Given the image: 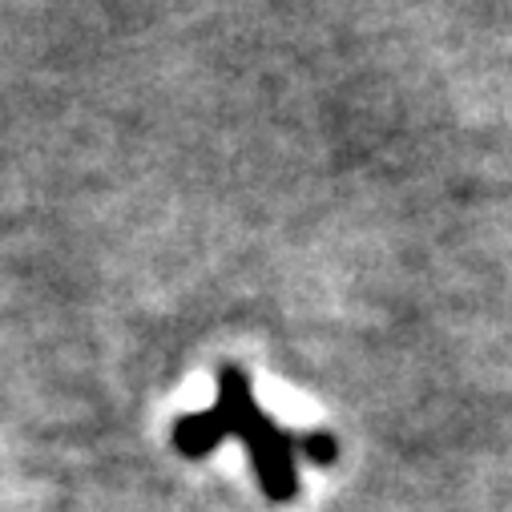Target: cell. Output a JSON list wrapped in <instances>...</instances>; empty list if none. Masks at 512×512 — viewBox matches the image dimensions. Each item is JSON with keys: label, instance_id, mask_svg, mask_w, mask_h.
<instances>
[{"label": "cell", "instance_id": "obj_1", "mask_svg": "<svg viewBox=\"0 0 512 512\" xmlns=\"http://www.w3.org/2000/svg\"><path fill=\"white\" fill-rule=\"evenodd\" d=\"M214 420L226 440H242L254 480L275 504H291L299 496V432H287L271 412L254 404V388L242 367H218V400Z\"/></svg>", "mask_w": 512, "mask_h": 512}, {"label": "cell", "instance_id": "obj_2", "mask_svg": "<svg viewBox=\"0 0 512 512\" xmlns=\"http://www.w3.org/2000/svg\"><path fill=\"white\" fill-rule=\"evenodd\" d=\"M170 440H174V448H178L186 460H202V456H210L218 444H226V436H222V428H218V420H214L210 408H206V412H186V416H178Z\"/></svg>", "mask_w": 512, "mask_h": 512}, {"label": "cell", "instance_id": "obj_3", "mask_svg": "<svg viewBox=\"0 0 512 512\" xmlns=\"http://www.w3.org/2000/svg\"><path fill=\"white\" fill-rule=\"evenodd\" d=\"M299 456L311 460L315 468H331L339 456V444L331 432H299Z\"/></svg>", "mask_w": 512, "mask_h": 512}]
</instances>
